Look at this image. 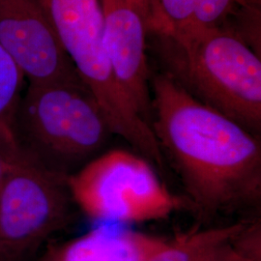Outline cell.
<instances>
[{
  "mask_svg": "<svg viewBox=\"0 0 261 261\" xmlns=\"http://www.w3.org/2000/svg\"><path fill=\"white\" fill-rule=\"evenodd\" d=\"M23 81L19 66L0 44V153L4 160L17 155L12 130Z\"/></svg>",
  "mask_w": 261,
  "mask_h": 261,
  "instance_id": "11",
  "label": "cell"
},
{
  "mask_svg": "<svg viewBox=\"0 0 261 261\" xmlns=\"http://www.w3.org/2000/svg\"><path fill=\"white\" fill-rule=\"evenodd\" d=\"M95 97L114 133L133 148L144 151L154 142L145 121L116 81L103 40L101 0H35Z\"/></svg>",
  "mask_w": 261,
  "mask_h": 261,
  "instance_id": "5",
  "label": "cell"
},
{
  "mask_svg": "<svg viewBox=\"0 0 261 261\" xmlns=\"http://www.w3.org/2000/svg\"><path fill=\"white\" fill-rule=\"evenodd\" d=\"M235 3L236 0H197L194 21L186 37L196 32L219 28L221 21L226 18Z\"/></svg>",
  "mask_w": 261,
  "mask_h": 261,
  "instance_id": "13",
  "label": "cell"
},
{
  "mask_svg": "<svg viewBox=\"0 0 261 261\" xmlns=\"http://www.w3.org/2000/svg\"><path fill=\"white\" fill-rule=\"evenodd\" d=\"M147 261H261V220L196 226L179 232Z\"/></svg>",
  "mask_w": 261,
  "mask_h": 261,
  "instance_id": "9",
  "label": "cell"
},
{
  "mask_svg": "<svg viewBox=\"0 0 261 261\" xmlns=\"http://www.w3.org/2000/svg\"><path fill=\"white\" fill-rule=\"evenodd\" d=\"M75 202L67 179L18 156L5 160L0 188V261L35 252L73 221Z\"/></svg>",
  "mask_w": 261,
  "mask_h": 261,
  "instance_id": "6",
  "label": "cell"
},
{
  "mask_svg": "<svg viewBox=\"0 0 261 261\" xmlns=\"http://www.w3.org/2000/svg\"><path fill=\"white\" fill-rule=\"evenodd\" d=\"M0 44L28 84L82 82L35 0H0Z\"/></svg>",
  "mask_w": 261,
  "mask_h": 261,
  "instance_id": "7",
  "label": "cell"
},
{
  "mask_svg": "<svg viewBox=\"0 0 261 261\" xmlns=\"http://www.w3.org/2000/svg\"><path fill=\"white\" fill-rule=\"evenodd\" d=\"M4 174H5V160L0 153V188L4 179Z\"/></svg>",
  "mask_w": 261,
  "mask_h": 261,
  "instance_id": "15",
  "label": "cell"
},
{
  "mask_svg": "<svg viewBox=\"0 0 261 261\" xmlns=\"http://www.w3.org/2000/svg\"><path fill=\"white\" fill-rule=\"evenodd\" d=\"M101 3L105 47L112 72L142 118L151 126L152 94L144 19L128 0H101Z\"/></svg>",
  "mask_w": 261,
  "mask_h": 261,
  "instance_id": "8",
  "label": "cell"
},
{
  "mask_svg": "<svg viewBox=\"0 0 261 261\" xmlns=\"http://www.w3.org/2000/svg\"><path fill=\"white\" fill-rule=\"evenodd\" d=\"M168 238L101 225L47 247L36 261H147Z\"/></svg>",
  "mask_w": 261,
  "mask_h": 261,
  "instance_id": "10",
  "label": "cell"
},
{
  "mask_svg": "<svg viewBox=\"0 0 261 261\" xmlns=\"http://www.w3.org/2000/svg\"><path fill=\"white\" fill-rule=\"evenodd\" d=\"M128 1L135 7V9L140 13V16L142 17V19H144V22H145L148 17L151 0H128Z\"/></svg>",
  "mask_w": 261,
  "mask_h": 261,
  "instance_id": "14",
  "label": "cell"
},
{
  "mask_svg": "<svg viewBox=\"0 0 261 261\" xmlns=\"http://www.w3.org/2000/svg\"><path fill=\"white\" fill-rule=\"evenodd\" d=\"M77 209L94 222L140 224L190 211L171 193L154 166L140 154L108 149L67 179Z\"/></svg>",
  "mask_w": 261,
  "mask_h": 261,
  "instance_id": "4",
  "label": "cell"
},
{
  "mask_svg": "<svg viewBox=\"0 0 261 261\" xmlns=\"http://www.w3.org/2000/svg\"><path fill=\"white\" fill-rule=\"evenodd\" d=\"M196 4L197 0H151L146 31L180 42L191 31Z\"/></svg>",
  "mask_w": 261,
  "mask_h": 261,
  "instance_id": "12",
  "label": "cell"
},
{
  "mask_svg": "<svg viewBox=\"0 0 261 261\" xmlns=\"http://www.w3.org/2000/svg\"><path fill=\"white\" fill-rule=\"evenodd\" d=\"M151 128L202 221L261 205L260 137L200 103L167 73L152 79Z\"/></svg>",
  "mask_w": 261,
  "mask_h": 261,
  "instance_id": "1",
  "label": "cell"
},
{
  "mask_svg": "<svg viewBox=\"0 0 261 261\" xmlns=\"http://www.w3.org/2000/svg\"><path fill=\"white\" fill-rule=\"evenodd\" d=\"M175 45L182 56L172 58L166 73L196 100L260 137V56L235 31L220 27Z\"/></svg>",
  "mask_w": 261,
  "mask_h": 261,
  "instance_id": "3",
  "label": "cell"
},
{
  "mask_svg": "<svg viewBox=\"0 0 261 261\" xmlns=\"http://www.w3.org/2000/svg\"><path fill=\"white\" fill-rule=\"evenodd\" d=\"M12 130L16 156L65 179L107 151L114 136L82 82L28 84Z\"/></svg>",
  "mask_w": 261,
  "mask_h": 261,
  "instance_id": "2",
  "label": "cell"
}]
</instances>
